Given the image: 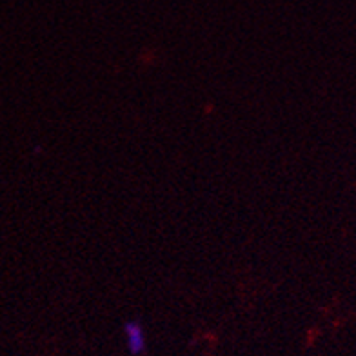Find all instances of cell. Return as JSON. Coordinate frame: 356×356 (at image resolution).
Masks as SVG:
<instances>
[{
    "mask_svg": "<svg viewBox=\"0 0 356 356\" xmlns=\"http://www.w3.org/2000/svg\"><path fill=\"white\" fill-rule=\"evenodd\" d=\"M124 343L129 355L142 356L147 351V340H145V331L140 320H127L122 325Z\"/></svg>",
    "mask_w": 356,
    "mask_h": 356,
    "instance_id": "cell-1",
    "label": "cell"
}]
</instances>
